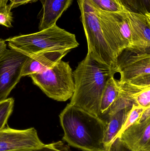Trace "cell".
<instances>
[{
  "label": "cell",
  "mask_w": 150,
  "mask_h": 151,
  "mask_svg": "<svg viewBox=\"0 0 150 151\" xmlns=\"http://www.w3.org/2000/svg\"><path fill=\"white\" fill-rule=\"evenodd\" d=\"M119 93L117 80L114 76H112L107 82L102 93L100 106L101 117L107 114L110 107L117 99Z\"/></svg>",
  "instance_id": "cell-15"
},
{
  "label": "cell",
  "mask_w": 150,
  "mask_h": 151,
  "mask_svg": "<svg viewBox=\"0 0 150 151\" xmlns=\"http://www.w3.org/2000/svg\"><path fill=\"white\" fill-rule=\"evenodd\" d=\"M132 35V47L138 50H150V14L126 11Z\"/></svg>",
  "instance_id": "cell-10"
},
{
  "label": "cell",
  "mask_w": 150,
  "mask_h": 151,
  "mask_svg": "<svg viewBox=\"0 0 150 151\" xmlns=\"http://www.w3.org/2000/svg\"><path fill=\"white\" fill-rule=\"evenodd\" d=\"M132 106L122 109L112 115L107 116V119L106 120L107 126L103 141L106 151H110Z\"/></svg>",
  "instance_id": "cell-14"
},
{
  "label": "cell",
  "mask_w": 150,
  "mask_h": 151,
  "mask_svg": "<svg viewBox=\"0 0 150 151\" xmlns=\"http://www.w3.org/2000/svg\"><path fill=\"white\" fill-rule=\"evenodd\" d=\"M37 0H10L9 4L12 9L16 8L20 5L26 4L30 2L36 1Z\"/></svg>",
  "instance_id": "cell-24"
},
{
  "label": "cell",
  "mask_w": 150,
  "mask_h": 151,
  "mask_svg": "<svg viewBox=\"0 0 150 151\" xmlns=\"http://www.w3.org/2000/svg\"><path fill=\"white\" fill-rule=\"evenodd\" d=\"M73 0H41L42 14L39 25L40 31L56 24L63 13L72 4Z\"/></svg>",
  "instance_id": "cell-13"
},
{
  "label": "cell",
  "mask_w": 150,
  "mask_h": 151,
  "mask_svg": "<svg viewBox=\"0 0 150 151\" xmlns=\"http://www.w3.org/2000/svg\"><path fill=\"white\" fill-rule=\"evenodd\" d=\"M11 9L9 4L0 7V25L9 28L12 27L13 17Z\"/></svg>",
  "instance_id": "cell-22"
},
{
  "label": "cell",
  "mask_w": 150,
  "mask_h": 151,
  "mask_svg": "<svg viewBox=\"0 0 150 151\" xmlns=\"http://www.w3.org/2000/svg\"><path fill=\"white\" fill-rule=\"evenodd\" d=\"M116 73L87 54L73 72L75 91L70 104L101 117L100 106L103 90L108 79Z\"/></svg>",
  "instance_id": "cell-2"
},
{
  "label": "cell",
  "mask_w": 150,
  "mask_h": 151,
  "mask_svg": "<svg viewBox=\"0 0 150 151\" xmlns=\"http://www.w3.org/2000/svg\"><path fill=\"white\" fill-rule=\"evenodd\" d=\"M17 151H70L68 146L61 141L45 144L41 147Z\"/></svg>",
  "instance_id": "cell-21"
},
{
  "label": "cell",
  "mask_w": 150,
  "mask_h": 151,
  "mask_svg": "<svg viewBox=\"0 0 150 151\" xmlns=\"http://www.w3.org/2000/svg\"><path fill=\"white\" fill-rule=\"evenodd\" d=\"M145 108L146 107H141L135 104L133 105L130 111L129 112L126 121L123 124L120 131L116 137L122 134L123 131H125L129 127L136 122Z\"/></svg>",
  "instance_id": "cell-19"
},
{
  "label": "cell",
  "mask_w": 150,
  "mask_h": 151,
  "mask_svg": "<svg viewBox=\"0 0 150 151\" xmlns=\"http://www.w3.org/2000/svg\"><path fill=\"white\" fill-rule=\"evenodd\" d=\"M14 105V100L12 98L0 102V130L5 127L12 114Z\"/></svg>",
  "instance_id": "cell-18"
},
{
  "label": "cell",
  "mask_w": 150,
  "mask_h": 151,
  "mask_svg": "<svg viewBox=\"0 0 150 151\" xmlns=\"http://www.w3.org/2000/svg\"><path fill=\"white\" fill-rule=\"evenodd\" d=\"M28 58L11 49H6L0 57V102L8 98L20 81Z\"/></svg>",
  "instance_id": "cell-7"
},
{
  "label": "cell",
  "mask_w": 150,
  "mask_h": 151,
  "mask_svg": "<svg viewBox=\"0 0 150 151\" xmlns=\"http://www.w3.org/2000/svg\"><path fill=\"white\" fill-rule=\"evenodd\" d=\"M9 0H0V7L5 6L8 4L7 3Z\"/></svg>",
  "instance_id": "cell-27"
},
{
  "label": "cell",
  "mask_w": 150,
  "mask_h": 151,
  "mask_svg": "<svg viewBox=\"0 0 150 151\" xmlns=\"http://www.w3.org/2000/svg\"><path fill=\"white\" fill-rule=\"evenodd\" d=\"M126 11L135 13L150 14V0H119Z\"/></svg>",
  "instance_id": "cell-17"
},
{
  "label": "cell",
  "mask_w": 150,
  "mask_h": 151,
  "mask_svg": "<svg viewBox=\"0 0 150 151\" xmlns=\"http://www.w3.org/2000/svg\"><path fill=\"white\" fill-rule=\"evenodd\" d=\"M88 44V53L99 63L117 69V59L103 34L96 6L92 0H77Z\"/></svg>",
  "instance_id": "cell-4"
},
{
  "label": "cell",
  "mask_w": 150,
  "mask_h": 151,
  "mask_svg": "<svg viewBox=\"0 0 150 151\" xmlns=\"http://www.w3.org/2000/svg\"><path fill=\"white\" fill-rule=\"evenodd\" d=\"M6 46L7 45L5 43V41L2 39H0V57L7 49Z\"/></svg>",
  "instance_id": "cell-26"
},
{
  "label": "cell",
  "mask_w": 150,
  "mask_h": 151,
  "mask_svg": "<svg viewBox=\"0 0 150 151\" xmlns=\"http://www.w3.org/2000/svg\"><path fill=\"white\" fill-rule=\"evenodd\" d=\"M44 145L33 127L17 129L8 127L0 130V151L22 150Z\"/></svg>",
  "instance_id": "cell-9"
},
{
  "label": "cell",
  "mask_w": 150,
  "mask_h": 151,
  "mask_svg": "<svg viewBox=\"0 0 150 151\" xmlns=\"http://www.w3.org/2000/svg\"><path fill=\"white\" fill-rule=\"evenodd\" d=\"M116 70L120 82L150 86V50L125 49L118 57Z\"/></svg>",
  "instance_id": "cell-6"
},
{
  "label": "cell",
  "mask_w": 150,
  "mask_h": 151,
  "mask_svg": "<svg viewBox=\"0 0 150 151\" xmlns=\"http://www.w3.org/2000/svg\"><path fill=\"white\" fill-rule=\"evenodd\" d=\"M95 6L105 39L117 61L118 57L126 47L121 36L116 12L105 11Z\"/></svg>",
  "instance_id": "cell-11"
},
{
  "label": "cell",
  "mask_w": 150,
  "mask_h": 151,
  "mask_svg": "<svg viewBox=\"0 0 150 151\" xmlns=\"http://www.w3.org/2000/svg\"><path fill=\"white\" fill-rule=\"evenodd\" d=\"M150 119V106L146 107L136 122H142Z\"/></svg>",
  "instance_id": "cell-25"
},
{
  "label": "cell",
  "mask_w": 150,
  "mask_h": 151,
  "mask_svg": "<svg viewBox=\"0 0 150 151\" xmlns=\"http://www.w3.org/2000/svg\"><path fill=\"white\" fill-rule=\"evenodd\" d=\"M70 50H51L28 57L25 63L22 76L42 72L62 60Z\"/></svg>",
  "instance_id": "cell-12"
},
{
  "label": "cell",
  "mask_w": 150,
  "mask_h": 151,
  "mask_svg": "<svg viewBox=\"0 0 150 151\" xmlns=\"http://www.w3.org/2000/svg\"><path fill=\"white\" fill-rule=\"evenodd\" d=\"M135 104L143 107L150 106V86L138 92L135 99Z\"/></svg>",
  "instance_id": "cell-23"
},
{
  "label": "cell",
  "mask_w": 150,
  "mask_h": 151,
  "mask_svg": "<svg viewBox=\"0 0 150 151\" xmlns=\"http://www.w3.org/2000/svg\"><path fill=\"white\" fill-rule=\"evenodd\" d=\"M125 11L116 12V18L121 36L125 43L126 48H131L132 43L131 29Z\"/></svg>",
  "instance_id": "cell-16"
},
{
  "label": "cell",
  "mask_w": 150,
  "mask_h": 151,
  "mask_svg": "<svg viewBox=\"0 0 150 151\" xmlns=\"http://www.w3.org/2000/svg\"><path fill=\"white\" fill-rule=\"evenodd\" d=\"M5 41L11 50L28 57L48 50L70 51L79 45L75 34L56 24L38 32L10 37Z\"/></svg>",
  "instance_id": "cell-3"
},
{
  "label": "cell",
  "mask_w": 150,
  "mask_h": 151,
  "mask_svg": "<svg viewBox=\"0 0 150 151\" xmlns=\"http://www.w3.org/2000/svg\"><path fill=\"white\" fill-rule=\"evenodd\" d=\"M69 145L84 151H106L104 144L106 119L68 104L59 115Z\"/></svg>",
  "instance_id": "cell-1"
},
{
  "label": "cell",
  "mask_w": 150,
  "mask_h": 151,
  "mask_svg": "<svg viewBox=\"0 0 150 151\" xmlns=\"http://www.w3.org/2000/svg\"><path fill=\"white\" fill-rule=\"evenodd\" d=\"M113 1H114L116 2L117 3L119 4H120L119 2V0H113ZM121 5V4H120Z\"/></svg>",
  "instance_id": "cell-28"
},
{
  "label": "cell",
  "mask_w": 150,
  "mask_h": 151,
  "mask_svg": "<svg viewBox=\"0 0 150 151\" xmlns=\"http://www.w3.org/2000/svg\"><path fill=\"white\" fill-rule=\"evenodd\" d=\"M100 9L109 12H122L126 11L122 6L113 0H92Z\"/></svg>",
  "instance_id": "cell-20"
},
{
  "label": "cell",
  "mask_w": 150,
  "mask_h": 151,
  "mask_svg": "<svg viewBox=\"0 0 150 151\" xmlns=\"http://www.w3.org/2000/svg\"><path fill=\"white\" fill-rule=\"evenodd\" d=\"M110 151H150V119L129 127L116 137Z\"/></svg>",
  "instance_id": "cell-8"
},
{
  "label": "cell",
  "mask_w": 150,
  "mask_h": 151,
  "mask_svg": "<svg viewBox=\"0 0 150 151\" xmlns=\"http://www.w3.org/2000/svg\"><path fill=\"white\" fill-rule=\"evenodd\" d=\"M29 76L35 85L54 100L65 102L74 94L73 72L69 62L60 60L47 70Z\"/></svg>",
  "instance_id": "cell-5"
}]
</instances>
